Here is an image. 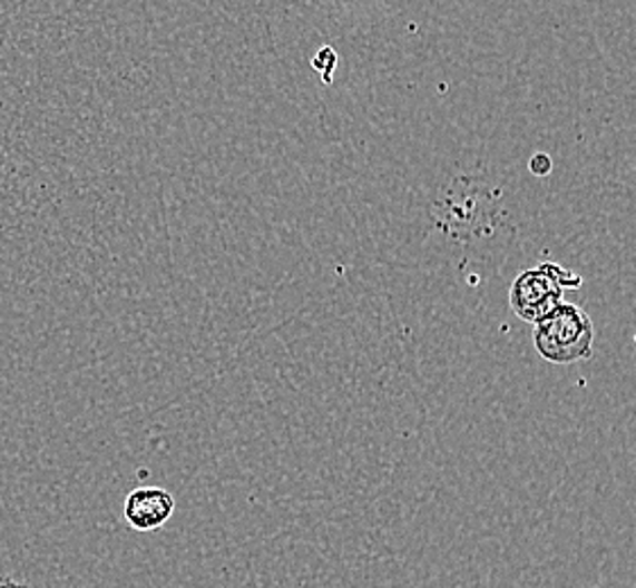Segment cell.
<instances>
[{"label": "cell", "instance_id": "1", "mask_svg": "<svg viewBox=\"0 0 636 588\" xmlns=\"http://www.w3.org/2000/svg\"><path fill=\"white\" fill-rule=\"evenodd\" d=\"M594 322L576 304H559L535 324V349L552 364H574L594 355Z\"/></svg>", "mask_w": 636, "mask_h": 588}, {"label": "cell", "instance_id": "2", "mask_svg": "<svg viewBox=\"0 0 636 588\" xmlns=\"http://www.w3.org/2000/svg\"><path fill=\"white\" fill-rule=\"evenodd\" d=\"M583 276L555 263H539L521 272L510 290V306L524 322L537 324L564 304V290L580 287Z\"/></svg>", "mask_w": 636, "mask_h": 588}, {"label": "cell", "instance_id": "3", "mask_svg": "<svg viewBox=\"0 0 636 588\" xmlns=\"http://www.w3.org/2000/svg\"><path fill=\"white\" fill-rule=\"evenodd\" d=\"M125 521L136 532H155L175 513V498L164 487H138L125 498Z\"/></svg>", "mask_w": 636, "mask_h": 588}, {"label": "cell", "instance_id": "4", "mask_svg": "<svg viewBox=\"0 0 636 588\" xmlns=\"http://www.w3.org/2000/svg\"><path fill=\"white\" fill-rule=\"evenodd\" d=\"M311 63H313V68L322 76L324 85H331V82H333V70H335V66H337V52H335L331 46L320 48V50L315 52V57H313Z\"/></svg>", "mask_w": 636, "mask_h": 588}, {"label": "cell", "instance_id": "5", "mask_svg": "<svg viewBox=\"0 0 636 588\" xmlns=\"http://www.w3.org/2000/svg\"><path fill=\"white\" fill-rule=\"evenodd\" d=\"M550 170H552V161H550L548 155L539 153V155H535V157L530 159V173H532V175L546 177Z\"/></svg>", "mask_w": 636, "mask_h": 588}, {"label": "cell", "instance_id": "6", "mask_svg": "<svg viewBox=\"0 0 636 588\" xmlns=\"http://www.w3.org/2000/svg\"><path fill=\"white\" fill-rule=\"evenodd\" d=\"M0 588H26L23 584H17L12 577H3L0 575Z\"/></svg>", "mask_w": 636, "mask_h": 588}]
</instances>
